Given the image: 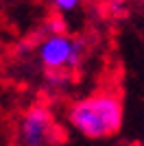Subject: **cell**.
<instances>
[{
	"mask_svg": "<svg viewBox=\"0 0 144 146\" xmlns=\"http://www.w3.org/2000/svg\"><path fill=\"white\" fill-rule=\"evenodd\" d=\"M46 31L50 35H66V22L61 15H53V18L46 22Z\"/></svg>",
	"mask_w": 144,
	"mask_h": 146,
	"instance_id": "5",
	"label": "cell"
},
{
	"mask_svg": "<svg viewBox=\"0 0 144 146\" xmlns=\"http://www.w3.org/2000/svg\"><path fill=\"white\" fill-rule=\"evenodd\" d=\"M87 52V42L83 37H70V35H48L39 46H37V57L39 63L50 70H77L85 59Z\"/></svg>",
	"mask_w": 144,
	"mask_h": 146,
	"instance_id": "2",
	"label": "cell"
},
{
	"mask_svg": "<svg viewBox=\"0 0 144 146\" xmlns=\"http://www.w3.org/2000/svg\"><path fill=\"white\" fill-rule=\"evenodd\" d=\"M109 9L114 11V15H118L116 11H122V9H127V5H125V2H111V5H109Z\"/></svg>",
	"mask_w": 144,
	"mask_h": 146,
	"instance_id": "7",
	"label": "cell"
},
{
	"mask_svg": "<svg viewBox=\"0 0 144 146\" xmlns=\"http://www.w3.org/2000/svg\"><path fill=\"white\" fill-rule=\"evenodd\" d=\"M61 140L59 127L53 111L44 105H33L24 111L20 120V142L22 146H50Z\"/></svg>",
	"mask_w": 144,
	"mask_h": 146,
	"instance_id": "3",
	"label": "cell"
},
{
	"mask_svg": "<svg viewBox=\"0 0 144 146\" xmlns=\"http://www.w3.org/2000/svg\"><path fill=\"white\" fill-rule=\"evenodd\" d=\"M46 83L50 87L63 90L72 83V72H68V70H50V72H46Z\"/></svg>",
	"mask_w": 144,
	"mask_h": 146,
	"instance_id": "4",
	"label": "cell"
},
{
	"mask_svg": "<svg viewBox=\"0 0 144 146\" xmlns=\"http://www.w3.org/2000/svg\"><path fill=\"white\" fill-rule=\"evenodd\" d=\"M66 120L79 135L87 140H107L122 129V98L111 90H101L77 98L68 107Z\"/></svg>",
	"mask_w": 144,
	"mask_h": 146,
	"instance_id": "1",
	"label": "cell"
},
{
	"mask_svg": "<svg viewBox=\"0 0 144 146\" xmlns=\"http://www.w3.org/2000/svg\"><path fill=\"white\" fill-rule=\"evenodd\" d=\"M53 7L59 11V15H63V13H70V11H77L79 7H81V2L79 0H55Z\"/></svg>",
	"mask_w": 144,
	"mask_h": 146,
	"instance_id": "6",
	"label": "cell"
}]
</instances>
